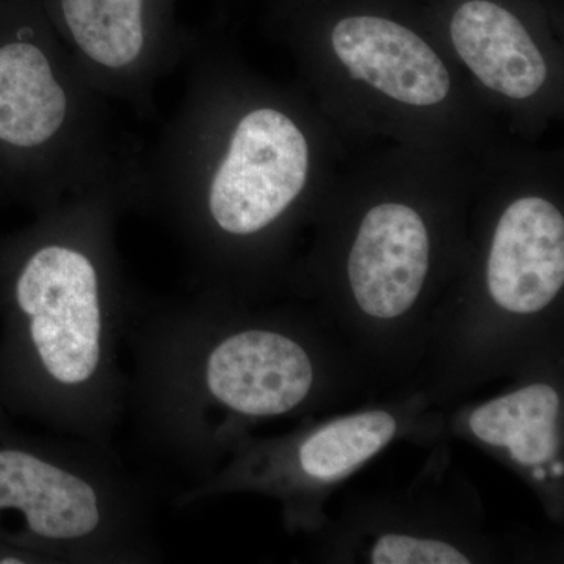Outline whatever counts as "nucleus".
<instances>
[{
    "instance_id": "obj_2",
    "label": "nucleus",
    "mask_w": 564,
    "mask_h": 564,
    "mask_svg": "<svg viewBox=\"0 0 564 564\" xmlns=\"http://www.w3.org/2000/svg\"><path fill=\"white\" fill-rule=\"evenodd\" d=\"M0 411V541L41 563L140 558V518L102 470L36 443Z\"/></svg>"
},
{
    "instance_id": "obj_15",
    "label": "nucleus",
    "mask_w": 564,
    "mask_h": 564,
    "mask_svg": "<svg viewBox=\"0 0 564 564\" xmlns=\"http://www.w3.org/2000/svg\"><path fill=\"white\" fill-rule=\"evenodd\" d=\"M534 478H538V480H543L545 478V473L543 469H536L533 470Z\"/></svg>"
},
{
    "instance_id": "obj_11",
    "label": "nucleus",
    "mask_w": 564,
    "mask_h": 564,
    "mask_svg": "<svg viewBox=\"0 0 564 564\" xmlns=\"http://www.w3.org/2000/svg\"><path fill=\"white\" fill-rule=\"evenodd\" d=\"M62 7L74 40L91 61L122 68L139 57L143 0H62Z\"/></svg>"
},
{
    "instance_id": "obj_9",
    "label": "nucleus",
    "mask_w": 564,
    "mask_h": 564,
    "mask_svg": "<svg viewBox=\"0 0 564 564\" xmlns=\"http://www.w3.org/2000/svg\"><path fill=\"white\" fill-rule=\"evenodd\" d=\"M66 117V95L51 63L22 39L0 43V144L32 150L46 143Z\"/></svg>"
},
{
    "instance_id": "obj_6",
    "label": "nucleus",
    "mask_w": 564,
    "mask_h": 564,
    "mask_svg": "<svg viewBox=\"0 0 564 564\" xmlns=\"http://www.w3.org/2000/svg\"><path fill=\"white\" fill-rule=\"evenodd\" d=\"M564 284V220L554 204L536 196L503 212L488 261L494 302L516 314L544 310Z\"/></svg>"
},
{
    "instance_id": "obj_13",
    "label": "nucleus",
    "mask_w": 564,
    "mask_h": 564,
    "mask_svg": "<svg viewBox=\"0 0 564 564\" xmlns=\"http://www.w3.org/2000/svg\"><path fill=\"white\" fill-rule=\"evenodd\" d=\"M373 564H467L469 560L454 545L434 540L384 534L375 544Z\"/></svg>"
},
{
    "instance_id": "obj_1",
    "label": "nucleus",
    "mask_w": 564,
    "mask_h": 564,
    "mask_svg": "<svg viewBox=\"0 0 564 564\" xmlns=\"http://www.w3.org/2000/svg\"><path fill=\"white\" fill-rule=\"evenodd\" d=\"M0 411L102 440L117 411L115 325L85 252L41 245L2 280Z\"/></svg>"
},
{
    "instance_id": "obj_8",
    "label": "nucleus",
    "mask_w": 564,
    "mask_h": 564,
    "mask_svg": "<svg viewBox=\"0 0 564 564\" xmlns=\"http://www.w3.org/2000/svg\"><path fill=\"white\" fill-rule=\"evenodd\" d=\"M451 35L462 61L489 90L527 99L543 87V54L521 21L497 3H463L452 20Z\"/></svg>"
},
{
    "instance_id": "obj_7",
    "label": "nucleus",
    "mask_w": 564,
    "mask_h": 564,
    "mask_svg": "<svg viewBox=\"0 0 564 564\" xmlns=\"http://www.w3.org/2000/svg\"><path fill=\"white\" fill-rule=\"evenodd\" d=\"M333 47L352 79L411 106H433L451 91V76L436 52L410 29L377 17L337 22Z\"/></svg>"
},
{
    "instance_id": "obj_14",
    "label": "nucleus",
    "mask_w": 564,
    "mask_h": 564,
    "mask_svg": "<svg viewBox=\"0 0 564 564\" xmlns=\"http://www.w3.org/2000/svg\"><path fill=\"white\" fill-rule=\"evenodd\" d=\"M552 473H554V475H563V464H554Z\"/></svg>"
},
{
    "instance_id": "obj_12",
    "label": "nucleus",
    "mask_w": 564,
    "mask_h": 564,
    "mask_svg": "<svg viewBox=\"0 0 564 564\" xmlns=\"http://www.w3.org/2000/svg\"><path fill=\"white\" fill-rule=\"evenodd\" d=\"M395 432V419L384 411L340 419L304 441L300 464L311 477L333 480L377 455Z\"/></svg>"
},
{
    "instance_id": "obj_5",
    "label": "nucleus",
    "mask_w": 564,
    "mask_h": 564,
    "mask_svg": "<svg viewBox=\"0 0 564 564\" xmlns=\"http://www.w3.org/2000/svg\"><path fill=\"white\" fill-rule=\"evenodd\" d=\"M429 263L430 239L421 215L404 204H380L364 218L351 248L352 295L372 317H400L417 300Z\"/></svg>"
},
{
    "instance_id": "obj_4",
    "label": "nucleus",
    "mask_w": 564,
    "mask_h": 564,
    "mask_svg": "<svg viewBox=\"0 0 564 564\" xmlns=\"http://www.w3.org/2000/svg\"><path fill=\"white\" fill-rule=\"evenodd\" d=\"M313 364L284 334L245 329L215 344L204 358L206 395L245 417L289 413L313 388Z\"/></svg>"
},
{
    "instance_id": "obj_10",
    "label": "nucleus",
    "mask_w": 564,
    "mask_h": 564,
    "mask_svg": "<svg viewBox=\"0 0 564 564\" xmlns=\"http://www.w3.org/2000/svg\"><path fill=\"white\" fill-rule=\"evenodd\" d=\"M558 413L555 389L532 384L477 408L469 423L478 440L508 448L522 466H540L558 451Z\"/></svg>"
},
{
    "instance_id": "obj_3",
    "label": "nucleus",
    "mask_w": 564,
    "mask_h": 564,
    "mask_svg": "<svg viewBox=\"0 0 564 564\" xmlns=\"http://www.w3.org/2000/svg\"><path fill=\"white\" fill-rule=\"evenodd\" d=\"M307 170L310 151L295 122L278 110L251 111L212 181V217L234 236L262 231L302 193Z\"/></svg>"
}]
</instances>
